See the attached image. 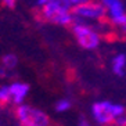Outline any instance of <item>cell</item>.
<instances>
[{
  "instance_id": "13",
  "label": "cell",
  "mask_w": 126,
  "mask_h": 126,
  "mask_svg": "<svg viewBox=\"0 0 126 126\" xmlns=\"http://www.w3.org/2000/svg\"><path fill=\"white\" fill-rule=\"evenodd\" d=\"M1 3H3L6 7L13 8V7H15V3H17V0H1Z\"/></svg>"
},
{
  "instance_id": "14",
  "label": "cell",
  "mask_w": 126,
  "mask_h": 126,
  "mask_svg": "<svg viewBox=\"0 0 126 126\" xmlns=\"http://www.w3.org/2000/svg\"><path fill=\"white\" fill-rule=\"evenodd\" d=\"M78 126H92V125L89 123V121H87V119L80 118V119H79V122H78Z\"/></svg>"
},
{
  "instance_id": "11",
  "label": "cell",
  "mask_w": 126,
  "mask_h": 126,
  "mask_svg": "<svg viewBox=\"0 0 126 126\" xmlns=\"http://www.w3.org/2000/svg\"><path fill=\"white\" fill-rule=\"evenodd\" d=\"M71 105H72V104H71V101L68 100V98H61V100H58L56 104V111L57 112H65L71 108Z\"/></svg>"
},
{
  "instance_id": "8",
  "label": "cell",
  "mask_w": 126,
  "mask_h": 126,
  "mask_svg": "<svg viewBox=\"0 0 126 126\" xmlns=\"http://www.w3.org/2000/svg\"><path fill=\"white\" fill-rule=\"evenodd\" d=\"M126 69V56L125 54H118L112 60V71L115 75L118 76H123Z\"/></svg>"
},
{
  "instance_id": "7",
  "label": "cell",
  "mask_w": 126,
  "mask_h": 126,
  "mask_svg": "<svg viewBox=\"0 0 126 126\" xmlns=\"http://www.w3.org/2000/svg\"><path fill=\"white\" fill-rule=\"evenodd\" d=\"M10 87V94H11V101L15 105L24 103V98L28 96L29 92V85L24 83V82H14L8 86Z\"/></svg>"
},
{
  "instance_id": "3",
  "label": "cell",
  "mask_w": 126,
  "mask_h": 126,
  "mask_svg": "<svg viewBox=\"0 0 126 126\" xmlns=\"http://www.w3.org/2000/svg\"><path fill=\"white\" fill-rule=\"evenodd\" d=\"M125 112L126 111L123 105L114 104L111 101H97L92 107L93 118L101 126L112 125L115 118H118L119 115H123Z\"/></svg>"
},
{
  "instance_id": "9",
  "label": "cell",
  "mask_w": 126,
  "mask_h": 126,
  "mask_svg": "<svg viewBox=\"0 0 126 126\" xmlns=\"http://www.w3.org/2000/svg\"><path fill=\"white\" fill-rule=\"evenodd\" d=\"M17 64H18V58L14 56V54H6V56L1 58V65H3L4 69H14L17 67Z\"/></svg>"
},
{
  "instance_id": "1",
  "label": "cell",
  "mask_w": 126,
  "mask_h": 126,
  "mask_svg": "<svg viewBox=\"0 0 126 126\" xmlns=\"http://www.w3.org/2000/svg\"><path fill=\"white\" fill-rule=\"evenodd\" d=\"M40 17L42 21L57 24L61 26H68L74 24V14L69 11V8L65 6L63 0H51L40 7V11L36 13Z\"/></svg>"
},
{
  "instance_id": "4",
  "label": "cell",
  "mask_w": 126,
  "mask_h": 126,
  "mask_svg": "<svg viewBox=\"0 0 126 126\" xmlns=\"http://www.w3.org/2000/svg\"><path fill=\"white\" fill-rule=\"evenodd\" d=\"M71 13L75 18H87L103 21L107 15V8L103 3L94 1V0H83L82 3L76 4L71 8Z\"/></svg>"
},
{
  "instance_id": "5",
  "label": "cell",
  "mask_w": 126,
  "mask_h": 126,
  "mask_svg": "<svg viewBox=\"0 0 126 126\" xmlns=\"http://www.w3.org/2000/svg\"><path fill=\"white\" fill-rule=\"evenodd\" d=\"M72 32H74L79 46L86 48V50H94L100 45L98 33L86 24H82V22L72 24Z\"/></svg>"
},
{
  "instance_id": "12",
  "label": "cell",
  "mask_w": 126,
  "mask_h": 126,
  "mask_svg": "<svg viewBox=\"0 0 126 126\" xmlns=\"http://www.w3.org/2000/svg\"><path fill=\"white\" fill-rule=\"evenodd\" d=\"M112 125H115V126H126V114L119 115L118 118H115V121H114Z\"/></svg>"
},
{
  "instance_id": "10",
  "label": "cell",
  "mask_w": 126,
  "mask_h": 126,
  "mask_svg": "<svg viewBox=\"0 0 126 126\" xmlns=\"http://www.w3.org/2000/svg\"><path fill=\"white\" fill-rule=\"evenodd\" d=\"M11 101L10 87L8 86H0V105H6Z\"/></svg>"
},
{
  "instance_id": "6",
  "label": "cell",
  "mask_w": 126,
  "mask_h": 126,
  "mask_svg": "<svg viewBox=\"0 0 126 126\" xmlns=\"http://www.w3.org/2000/svg\"><path fill=\"white\" fill-rule=\"evenodd\" d=\"M101 3L110 13L111 21L118 25L123 32H126V13L121 0H101Z\"/></svg>"
},
{
  "instance_id": "2",
  "label": "cell",
  "mask_w": 126,
  "mask_h": 126,
  "mask_svg": "<svg viewBox=\"0 0 126 126\" xmlns=\"http://www.w3.org/2000/svg\"><path fill=\"white\" fill-rule=\"evenodd\" d=\"M15 118L21 126H50L51 121L45 111L28 104H19L15 107Z\"/></svg>"
}]
</instances>
